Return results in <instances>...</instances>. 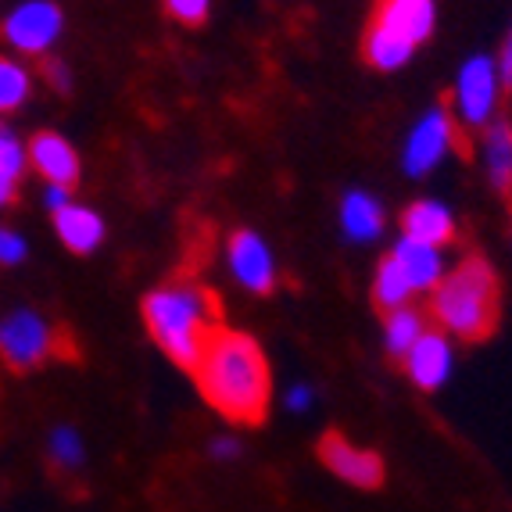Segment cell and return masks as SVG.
<instances>
[{
	"instance_id": "1",
	"label": "cell",
	"mask_w": 512,
	"mask_h": 512,
	"mask_svg": "<svg viewBox=\"0 0 512 512\" xmlns=\"http://www.w3.org/2000/svg\"><path fill=\"white\" fill-rule=\"evenodd\" d=\"M197 391L205 394L219 416L230 423L255 427L262 423L273 402V369L265 359L262 344L251 333L219 326L208 341L205 355L194 366Z\"/></svg>"
},
{
	"instance_id": "2",
	"label": "cell",
	"mask_w": 512,
	"mask_h": 512,
	"mask_svg": "<svg viewBox=\"0 0 512 512\" xmlns=\"http://www.w3.org/2000/svg\"><path fill=\"white\" fill-rule=\"evenodd\" d=\"M144 323L151 330L154 344L169 355L180 369L201 362L212 333L219 330V301L197 280H172L165 287H154L144 298Z\"/></svg>"
},
{
	"instance_id": "3",
	"label": "cell",
	"mask_w": 512,
	"mask_h": 512,
	"mask_svg": "<svg viewBox=\"0 0 512 512\" xmlns=\"http://www.w3.org/2000/svg\"><path fill=\"white\" fill-rule=\"evenodd\" d=\"M430 312L444 333L480 341L498 323V280L484 258H466L434 287Z\"/></svg>"
},
{
	"instance_id": "4",
	"label": "cell",
	"mask_w": 512,
	"mask_h": 512,
	"mask_svg": "<svg viewBox=\"0 0 512 512\" xmlns=\"http://www.w3.org/2000/svg\"><path fill=\"white\" fill-rule=\"evenodd\" d=\"M69 344L72 341L65 337V330L36 308H11L0 319V359L15 373H29L43 362L65 359L72 355Z\"/></svg>"
},
{
	"instance_id": "5",
	"label": "cell",
	"mask_w": 512,
	"mask_h": 512,
	"mask_svg": "<svg viewBox=\"0 0 512 512\" xmlns=\"http://www.w3.org/2000/svg\"><path fill=\"white\" fill-rule=\"evenodd\" d=\"M498 90H502V72H498V61L487 58V54H473L466 58V65L455 76V115L466 126H484L491 122L498 108Z\"/></svg>"
},
{
	"instance_id": "6",
	"label": "cell",
	"mask_w": 512,
	"mask_h": 512,
	"mask_svg": "<svg viewBox=\"0 0 512 512\" xmlns=\"http://www.w3.org/2000/svg\"><path fill=\"white\" fill-rule=\"evenodd\" d=\"M61 8L54 0H22L4 18V40L18 54H47L61 36Z\"/></svg>"
},
{
	"instance_id": "7",
	"label": "cell",
	"mask_w": 512,
	"mask_h": 512,
	"mask_svg": "<svg viewBox=\"0 0 512 512\" xmlns=\"http://www.w3.org/2000/svg\"><path fill=\"white\" fill-rule=\"evenodd\" d=\"M455 144V119L448 108H430L423 119L412 126L409 140L402 147V169L409 176H427L430 169L444 162V154Z\"/></svg>"
},
{
	"instance_id": "8",
	"label": "cell",
	"mask_w": 512,
	"mask_h": 512,
	"mask_svg": "<svg viewBox=\"0 0 512 512\" xmlns=\"http://www.w3.org/2000/svg\"><path fill=\"white\" fill-rule=\"evenodd\" d=\"M319 459H323V466L333 477L348 480L351 487L373 491V487L384 484V462H380V455L369 452V448H359V444L348 441L337 430L319 441Z\"/></svg>"
},
{
	"instance_id": "9",
	"label": "cell",
	"mask_w": 512,
	"mask_h": 512,
	"mask_svg": "<svg viewBox=\"0 0 512 512\" xmlns=\"http://www.w3.org/2000/svg\"><path fill=\"white\" fill-rule=\"evenodd\" d=\"M226 258H230V273L237 283L251 294H269L276 287V262L262 233L255 230H237L226 244Z\"/></svg>"
},
{
	"instance_id": "10",
	"label": "cell",
	"mask_w": 512,
	"mask_h": 512,
	"mask_svg": "<svg viewBox=\"0 0 512 512\" xmlns=\"http://www.w3.org/2000/svg\"><path fill=\"white\" fill-rule=\"evenodd\" d=\"M29 165L40 172L47 183H61V187H72L79 180V172H83V162H79L76 147L69 140L61 137V133H51V129H43L29 140Z\"/></svg>"
},
{
	"instance_id": "11",
	"label": "cell",
	"mask_w": 512,
	"mask_h": 512,
	"mask_svg": "<svg viewBox=\"0 0 512 512\" xmlns=\"http://www.w3.org/2000/svg\"><path fill=\"white\" fill-rule=\"evenodd\" d=\"M402 362L409 369L412 384L423 387V391H437L452 376V341H448V333L427 330L412 344V351Z\"/></svg>"
},
{
	"instance_id": "12",
	"label": "cell",
	"mask_w": 512,
	"mask_h": 512,
	"mask_svg": "<svg viewBox=\"0 0 512 512\" xmlns=\"http://www.w3.org/2000/svg\"><path fill=\"white\" fill-rule=\"evenodd\" d=\"M434 22H437L434 0H380L373 26L391 29L402 40H409L412 47H419V43L434 33Z\"/></svg>"
},
{
	"instance_id": "13",
	"label": "cell",
	"mask_w": 512,
	"mask_h": 512,
	"mask_svg": "<svg viewBox=\"0 0 512 512\" xmlns=\"http://www.w3.org/2000/svg\"><path fill=\"white\" fill-rule=\"evenodd\" d=\"M391 258L398 262V269L405 273V280H409V287L416 294L434 291L437 283L444 280V255H441V248H434V244L402 237L391 248Z\"/></svg>"
},
{
	"instance_id": "14",
	"label": "cell",
	"mask_w": 512,
	"mask_h": 512,
	"mask_svg": "<svg viewBox=\"0 0 512 512\" xmlns=\"http://www.w3.org/2000/svg\"><path fill=\"white\" fill-rule=\"evenodd\" d=\"M54 230H58L61 244L76 251V255H94L104 244V219L94 208L76 205V201H69L61 212H54Z\"/></svg>"
},
{
	"instance_id": "15",
	"label": "cell",
	"mask_w": 512,
	"mask_h": 512,
	"mask_svg": "<svg viewBox=\"0 0 512 512\" xmlns=\"http://www.w3.org/2000/svg\"><path fill=\"white\" fill-rule=\"evenodd\" d=\"M341 233L351 244H369L384 233V205L366 190H348L341 201Z\"/></svg>"
},
{
	"instance_id": "16",
	"label": "cell",
	"mask_w": 512,
	"mask_h": 512,
	"mask_svg": "<svg viewBox=\"0 0 512 512\" xmlns=\"http://www.w3.org/2000/svg\"><path fill=\"white\" fill-rule=\"evenodd\" d=\"M402 230H405V237L434 244V248H444V244L455 237V219L441 201H427V197H423V201L405 208Z\"/></svg>"
},
{
	"instance_id": "17",
	"label": "cell",
	"mask_w": 512,
	"mask_h": 512,
	"mask_svg": "<svg viewBox=\"0 0 512 512\" xmlns=\"http://www.w3.org/2000/svg\"><path fill=\"white\" fill-rule=\"evenodd\" d=\"M26 165H29L26 144H22L11 129L0 126V208H8L18 197L22 176H26Z\"/></svg>"
},
{
	"instance_id": "18",
	"label": "cell",
	"mask_w": 512,
	"mask_h": 512,
	"mask_svg": "<svg viewBox=\"0 0 512 512\" xmlns=\"http://www.w3.org/2000/svg\"><path fill=\"white\" fill-rule=\"evenodd\" d=\"M484 162L487 176L498 190H512V126L491 122L484 133Z\"/></svg>"
},
{
	"instance_id": "19",
	"label": "cell",
	"mask_w": 512,
	"mask_h": 512,
	"mask_svg": "<svg viewBox=\"0 0 512 512\" xmlns=\"http://www.w3.org/2000/svg\"><path fill=\"white\" fill-rule=\"evenodd\" d=\"M412 51H416V47H412L409 40H402V36L384 26H373L366 33V61L380 72H394V69H402V65H409Z\"/></svg>"
},
{
	"instance_id": "20",
	"label": "cell",
	"mask_w": 512,
	"mask_h": 512,
	"mask_svg": "<svg viewBox=\"0 0 512 512\" xmlns=\"http://www.w3.org/2000/svg\"><path fill=\"white\" fill-rule=\"evenodd\" d=\"M423 333H427V323H423V316H419L416 308L402 305V308H394V312H387V319H384L387 355H391V359H405L412 351V344H416Z\"/></svg>"
},
{
	"instance_id": "21",
	"label": "cell",
	"mask_w": 512,
	"mask_h": 512,
	"mask_svg": "<svg viewBox=\"0 0 512 512\" xmlns=\"http://www.w3.org/2000/svg\"><path fill=\"white\" fill-rule=\"evenodd\" d=\"M412 287H409V280H405V273L398 269V262H394L391 255L384 258V262L376 265V280H373V301L384 312H394V308H402V305H409V298H412Z\"/></svg>"
},
{
	"instance_id": "22",
	"label": "cell",
	"mask_w": 512,
	"mask_h": 512,
	"mask_svg": "<svg viewBox=\"0 0 512 512\" xmlns=\"http://www.w3.org/2000/svg\"><path fill=\"white\" fill-rule=\"evenodd\" d=\"M33 94V76L22 61L0 58V115H11Z\"/></svg>"
},
{
	"instance_id": "23",
	"label": "cell",
	"mask_w": 512,
	"mask_h": 512,
	"mask_svg": "<svg viewBox=\"0 0 512 512\" xmlns=\"http://www.w3.org/2000/svg\"><path fill=\"white\" fill-rule=\"evenodd\" d=\"M47 455L58 470H79L86 462V444L72 427H54L47 437Z\"/></svg>"
},
{
	"instance_id": "24",
	"label": "cell",
	"mask_w": 512,
	"mask_h": 512,
	"mask_svg": "<svg viewBox=\"0 0 512 512\" xmlns=\"http://www.w3.org/2000/svg\"><path fill=\"white\" fill-rule=\"evenodd\" d=\"M208 8H212V0H165V11L183 26H201L208 18Z\"/></svg>"
},
{
	"instance_id": "25",
	"label": "cell",
	"mask_w": 512,
	"mask_h": 512,
	"mask_svg": "<svg viewBox=\"0 0 512 512\" xmlns=\"http://www.w3.org/2000/svg\"><path fill=\"white\" fill-rule=\"evenodd\" d=\"M29 255V244L26 237H18L11 226H0V265H18L26 262Z\"/></svg>"
},
{
	"instance_id": "26",
	"label": "cell",
	"mask_w": 512,
	"mask_h": 512,
	"mask_svg": "<svg viewBox=\"0 0 512 512\" xmlns=\"http://www.w3.org/2000/svg\"><path fill=\"white\" fill-rule=\"evenodd\" d=\"M43 76H47V83H51V86H58L61 94H69L72 72H69V65H65V61L47 58V61H43Z\"/></svg>"
},
{
	"instance_id": "27",
	"label": "cell",
	"mask_w": 512,
	"mask_h": 512,
	"mask_svg": "<svg viewBox=\"0 0 512 512\" xmlns=\"http://www.w3.org/2000/svg\"><path fill=\"white\" fill-rule=\"evenodd\" d=\"M283 402H287L291 412H308L312 405H316V391H312L308 384H294L291 391L283 394Z\"/></svg>"
},
{
	"instance_id": "28",
	"label": "cell",
	"mask_w": 512,
	"mask_h": 512,
	"mask_svg": "<svg viewBox=\"0 0 512 512\" xmlns=\"http://www.w3.org/2000/svg\"><path fill=\"white\" fill-rule=\"evenodd\" d=\"M72 201V187H61V183H47V190H43V205L54 212H61V208Z\"/></svg>"
},
{
	"instance_id": "29",
	"label": "cell",
	"mask_w": 512,
	"mask_h": 512,
	"mask_svg": "<svg viewBox=\"0 0 512 512\" xmlns=\"http://www.w3.org/2000/svg\"><path fill=\"white\" fill-rule=\"evenodd\" d=\"M212 455H215V459H237L240 441H237V437H219V441H212Z\"/></svg>"
},
{
	"instance_id": "30",
	"label": "cell",
	"mask_w": 512,
	"mask_h": 512,
	"mask_svg": "<svg viewBox=\"0 0 512 512\" xmlns=\"http://www.w3.org/2000/svg\"><path fill=\"white\" fill-rule=\"evenodd\" d=\"M498 72H502V83L512 86V33H509V40H505V47H502V58H498Z\"/></svg>"
}]
</instances>
